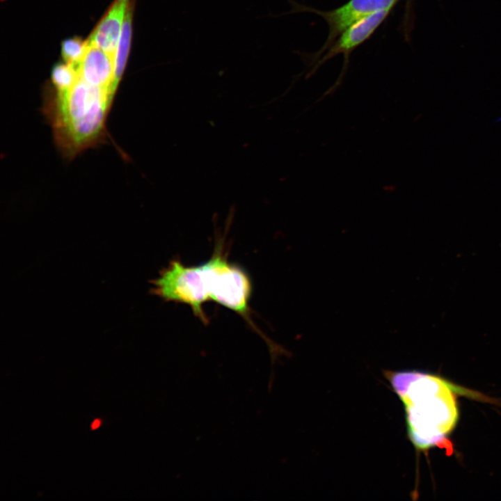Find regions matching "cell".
Returning <instances> with one entry per match:
<instances>
[{
  "label": "cell",
  "mask_w": 501,
  "mask_h": 501,
  "mask_svg": "<svg viewBox=\"0 0 501 501\" xmlns=\"http://www.w3.org/2000/svg\"><path fill=\"white\" fill-rule=\"evenodd\" d=\"M403 403L408 436L419 451L440 446L459 418L456 395L462 390L447 380L416 370H385Z\"/></svg>",
  "instance_id": "obj_1"
},
{
  "label": "cell",
  "mask_w": 501,
  "mask_h": 501,
  "mask_svg": "<svg viewBox=\"0 0 501 501\" xmlns=\"http://www.w3.org/2000/svg\"><path fill=\"white\" fill-rule=\"evenodd\" d=\"M152 285L153 294L167 301L188 305L197 317L205 321L202 306L209 298L202 264L186 266L173 260L153 280Z\"/></svg>",
  "instance_id": "obj_2"
},
{
  "label": "cell",
  "mask_w": 501,
  "mask_h": 501,
  "mask_svg": "<svg viewBox=\"0 0 501 501\" xmlns=\"http://www.w3.org/2000/svg\"><path fill=\"white\" fill-rule=\"evenodd\" d=\"M205 264L211 284L210 299L249 321L251 283L247 274L230 263L218 249Z\"/></svg>",
  "instance_id": "obj_3"
},
{
  "label": "cell",
  "mask_w": 501,
  "mask_h": 501,
  "mask_svg": "<svg viewBox=\"0 0 501 501\" xmlns=\"http://www.w3.org/2000/svg\"><path fill=\"white\" fill-rule=\"evenodd\" d=\"M399 0H349L340 7L329 10L305 8L321 16L328 27V37L316 53L319 58L346 29L363 18L385 9H392Z\"/></svg>",
  "instance_id": "obj_4"
},
{
  "label": "cell",
  "mask_w": 501,
  "mask_h": 501,
  "mask_svg": "<svg viewBox=\"0 0 501 501\" xmlns=\"http://www.w3.org/2000/svg\"><path fill=\"white\" fill-rule=\"evenodd\" d=\"M392 9L374 13L346 29L318 58L316 67L338 54L347 58L352 51L367 40L387 18Z\"/></svg>",
  "instance_id": "obj_5"
},
{
  "label": "cell",
  "mask_w": 501,
  "mask_h": 501,
  "mask_svg": "<svg viewBox=\"0 0 501 501\" xmlns=\"http://www.w3.org/2000/svg\"><path fill=\"white\" fill-rule=\"evenodd\" d=\"M78 74L89 85L108 90L115 95L118 86L115 78V56L87 41Z\"/></svg>",
  "instance_id": "obj_6"
},
{
  "label": "cell",
  "mask_w": 501,
  "mask_h": 501,
  "mask_svg": "<svg viewBox=\"0 0 501 501\" xmlns=\"http://www.w3.org/2000/svg\"><path fill=\"white\" fill-rule=\"evenodd\" d=\"M129 5L130 0H115L91 33L88 42L115 56Z\"/></svg>",
  "instance_id": "obj_7"
},
{
  "label": "cell",
  "mask_w": 501,
  "mask_h": 501,
  "mask_svg": "<svg viewBox=\"0 0 501 501\" xmlns=\"http://www.w3.org/2000/svg\"><path fill=\"white\" fill-rule=\"evenodd\" d=\"M132 6L129 5L122 26L115 54V78L118 84L123 74L131 45Z\"/></svg>",
  "instance_id": "obj_8"
},
{
  "label": "cell",
  "mask_w": 501,
  "mask_h": 501,
  "mask_svg": "<svg viewBox=\"0 0 501 501\" xmlns=\"http://www.w3.org/2000/svg\"><path fill=\"white\" fill-rule=\"evenodd\" d=\"M87 47V40L79 38L65 40L61 44L62 57L66 63L78 69Z\"/></svg>",
  "instance_id": "obj_9"
},
{
  "label": "cell",
  "mask_w": 501,
  "mask_h": 501,
  "mask_svg": "<svg viewBox=\"0 0 501 501\" xmlns=\"http://www.w3.org/2000/svg\"><path fill=\"white\" fill-rule=\"evenodd\" d=\"M100 420L98 419L95 420L91 424V429H96L100 427Z\"/></svg>",
  "instance_id": "obj_10"
}]
</instances>
